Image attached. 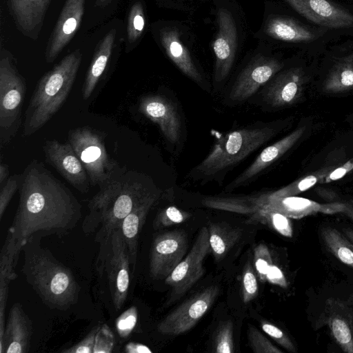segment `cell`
I'll use <instances>...</instances> for the list:
<instances>
[{"label": "cell", "instance_id": "6da1fadb", "mask_svg": "<svg viewBox=\"0 0 353 353\" xmlns=\"http://www.w3.org/2000/svg\"><path fill=\"white\" fill-rule=\"evenodd\" d=\"M19 201L8 230L23 248L35 234L62 236L81 218V205L46 166L32 161L21 174Z\"/></svg>", "mask_w": 353, "mask_h": 353}, {"label": "cell", "instance_id": "7a4b0ae2", "mask_svg": "<svg viewBox=\"0 0 353 353\" xmlns=\"http://www.w3.org/2000/svg\"><path fill=\"white\" fill-rule=\"evenodd\" d=\"M160 193L151 179L143 173L124 168L90 200L88 214L82 230L91 234L99 228L94 241L104 245L111 233L137 206Z\"/></svg>", "mask_w": 353, "mask_h": 353}, {"label": "cell", "instance_id": "3957f363", "mask_svg": "<svg viewBox=\"0 0 353 353\" xmlns=\"http://www.w3.org/2000/svg\"><path fill=\"white\" fill-rule=\"evenodd\" d=\"M40 236L34 234L23 246L21 272L48 307L66 310L77 301L80 286L71 270L41 247Z\"/></svg>", "mask_w": 353, "mask_h": 353}, {"label": "cell", "instance_id": "277c9868", "mask_svg": "<svg viewBox=\"0 0 353 353\" xmlns=\"http://www.w3.org/2000/svg\"><path fill=\"white\" fill-rule=\"evenodd\" d=\"M82 59L79 49L65 56L38 81L25 112L22 137L40 130L68 97Z\"/></svg>", "mask_w": 353, "mask_h": 353}, {"label": "cell", "instance_id": "5b68a950", "mask_svg": "<svg viewBox=\"0 0 353 353\" xmlns=\"http://www.w3.org/2000/svg\"><path fill=\"white\" fill-rule=\"evenodd\" d=\"M279 132V125L274 123L255 124L232 131L216 142L190 175L194 180L205 182L223 177Z\"/></svg>", "mask_w": 353, "mask_h": 353}, {"label": "cell", "instance_id": "8992f818", "mask_svg": "<svg viewBox=\"0 0 353 353\" xmlns=\"http://www.w3.org/2000/svg\"><path fill=\"white\" fill-rule=\"evenodd\" d=\"M12 55L3 48L0 54V146L6 147L22 123L26 81L19 73Z\"/></svg>", "mask_w": 353, "mask_h": 353}, {"label": "cell", "instance_id": "52a82bcc", "mask_svg": "<svg viewBox=\"0 0 353 353\" xmlns=\"http://www.w3.org/2000/svg\"><path fill=\"white\" fill-rule=\"evenodd\" d=\"M68 142L81 160L90 185L103 186L124 168L108 154L105 134L90 127L70 130Z\"/></svg>", "mask_w": 353, "mask_h": 353}, {"label": "cell", "instance_id": "ba28073f", "mask_svg": "<svg viewBox=\"0 0 353 353\" xmlns=\"http://www.w3.org/2000/svg\"><path fill=\"white\" fill-rule=\"evenodd\" d=\"M130 260L127 245L119 228L113 230L107 242L99 246V271L107 274L110 294L117 310L124 305L130 282Z\"/></svg>", "mask_w": 353, "mask_h": 353}, {"label": "cell", "instance_id": "9c48e42d", "mask_svg": "<svg viewBox=\"0 0 353 353\" xmlns=\"http://www.w3.org/2000/svg\"><path fill=\"white\" fill-rule=\"evenodd\" d=\"M210 249L209 231L205 226L200 230L189 253L165 279L172 288L170 301L183 295L203 276V261Z\"/></svg>", "mask_w": 353, "mask_h": 353}, {"label": "cell", "instance_id": "30bf717a", "mask_svg": "<svg viewBox=\"0 0 353 353\" xmlns=\"http://www.w3.org/2000/svg\"><path fill=\"white\" fill-rule=\"evenodd\" d=\"M218 294L217 286H210L194 294L158 324V332L169 335H178L188 332L210 309Z\"/></svg>", "mask_w": 353, "mask_h": 353}, {"label": "cell", "instance_id": "8fae6325", "mask_svg": "<svg viewBox=\"0 0 353 353\" xmlns=\"http://www.w3.org/2000/svg\"><path fill=\"white\" fill-rule=\"evenodd\" d=\"M188 248V236L181 230L161 233L153 240L149 270L154 279H165L183 259Z\"/></svg>", "mask_w": 353, "mask_h": 353}, {"label": "cell", "instance_id": "7c38bea8", "mask_svg": "<svg viewBox=\"0 0 353 353\" xmlns=\"http://www.w3.org/2000/svg\"><path fill=\"white\" fill-rule=\"evenodd\" d=\"M282 68L276 59L263 55L255 57L243 68L232 85L228 100L239 104L250 98Z\"/></svg>", "mask_w": 353, "mask_h": 353}, {"label": "cell", "instance_id": "4fadbf2b", "mask_svg": "<svg viewBox=\"0 0 353 353\" xmlns=\"http://www.w3.org/2000/svg\"><path fill=\"white\" fill-rule=\"evenodd\" d=\"M43 151L47 162L70 184L81 193L89 191L90 182L87 172L69 142L47 141Z\"/></svg>", "mask_w": 353, "mask_h": 353}, {"label": "cell", "instance_id": "5bb4252c", "mask_svg": "<svg viewBox=\"0 0 353 353\" xmlns=\"http://www.w3.org/2000/svg\"><path fill=\"white\" fill-rule=\"evenodd\" d=\"M139 109L159 125L169 143L172 145L180 143L183 135L182 121L173 102L163 96L148 95L141 99Z\"/></svg>", "mask_w": 353, "mask_h": 353}, {"label": "cell", "instance_id": "9a60e30c", "mask_svg": "<svg viewBox=\"0 0 353 353\" xmlns=\"http://www.w3.org/2000/svg\"><path fill=\"white\" fill-rule=\"evenodd\" d=\"M85 0H66L48 39L45 52L47 63H52L73 38L81 23Z\"/></svg>", "mask_w": 353, "mask_h": 353}, {"label": "cell", "instance_id": "2e32d148", "mask_svg": "<svg viewBox=\"0 0 353 353\" xmlns=\"http://www.w3.org/2000/svg\"><path fill=\"white\" fill-rule=\"evenodd\" d=\"M219 30L213 43L216 61L214 80L217 83L223 81L232 67L237 41V32L231 13L221 8L217 14Z\"/></svg>", "mask_w": 353, "mask_h": 353}, {"label": "cell", "instance_id": "e0dca14e", "mask_svg": "<svg viewBox=\"0 0 353 353\" xmlns=\"http://www.w3.org/2000/svg\"><path fill=\"white\" fill-rule=\"evenodd\" d=\"M297 12L316 24L330 28L353 26V15L328 0H285Z\"/></svg>", "mask_w": 353, "mask_h": 353}, {"label": "cell", "instance_id": "ac0fdd59", "mask_svg": "<svg viewBox=\"0 0 353 353\" xmlns=\"http://www.w3.org/2000/svg\"><path fill=\"white\" fill-rule=\"evenodd\" d=\"M304 77L297 69L285 70L265 85L262 92L263 101L269 107L279 108L294 103L303 91Z\"/></svg>", "mask_w": 353, "mask_h": 353}, {"label": "cell", "instance_id": "d6986e66", "mask_svg": "<svg viewBox=\"0 0 353 353\" xmlns=\"http://www.w3.org/2000/svg\"><path fill=\"white\" fill-rule=\"evenodd\" d=\"M305 130V126L298 128L279 141L264 148L254 161L227 186V190L245 185L254 180L292 148L303 136Z\"/></svg>", "mask_w": 353, "mask_h": 353}, {"label": "cell", "instance_id": "ffe728a7", "mask_svg": "<svg viewBox=\"0 0 353 353\" xmlns=\"http://www.w3.org/2000/svg\"><path fill=\"white\" fill-rule=\"evenodd\" d=\"M32 333V321L21 305L15 303L9 310L0 353H26L29 351Z\"/></svg>", "mask_w": 353, "mask_h": 353}, {"label": "cell", "instance_id": "44dd1931", "mask_svg": "<svg viewBox=\"0 0 353 353\" xmlns=\"http://www.w3.org/2000/svg\"><path fill=\"white\" fill-rule=\"evenodd\" d=\"M52 0H7L17 28L26 37L37 39Z\"/></svg>", "mask_w": 353, "mask_h": 353}, {"label": "cell", "instance_id": "7402d4cb", "mask_svg": "<svg viewBox=\"0 0 353 353\" xmlns=\"http://www.w3.org/2000/svg\"><path fill=\"white\" fill-rule=\"evenodd\" d=\"M324 319L330 334L341 350L353 353V314L343 301L329 299L325 303Z\"/></svg>", "mask_w": 353, "mask_h": 353}, {"label": "cell", "instance_id": "603a6c76", "mask_svg": "<svg viewBox=\"0 0 353 353\" xmlns=\"http://www.w3.org/2000/svg\"><path fill=\"white\" fill-rule=\"evenodd\" d=\"M290 219H301L316 213L332 214L343 212L347 204L342 203H319L316 201L296 196L268 198L265 205Z\"/></svg>", "mask_w": 353, "mask_h": 353}, {"label": "cell", "instance_id": "cb8c5ba5", "mask_svg": "<svg viewBox=\"0 0 353 353\" xmlns=\"http://www.w3.org/2000/svg\"><path fill=\"white\" fill-rule=\"evenodd\" d=\"M160 40L165 53L178 68L200 86L204 85L203 79L182 43L178 30L174 28L161 30Z\"/></svg>", "mask_w": 353, "mask_h": 353}, {"label": "cell", "instance_id": "d4e9b609", "mask_svg": "<svg viewBox=\"0 0 353 353\" xmlns=\"http://www.w3.org/2000/svg\"><path fill=\"white\" fill-rule=\"evenodd\" d=\"M159 196L160 193L156 194L137 206L123 219L119 227L128 247L133 271L135 270L137 263L140 232L150 210L157 201Z\"/></svg>", "mask_w": 353, "mask_h": 353}, {"label": "cell", "instance_id": "484cf974", "mask_svg": "<svg viewBox=\"0 0 353 353\" xmlns=\"http://www.w3.org/2000/svg\"><path fill=\"white\" fill-rule=\"evenodd\" d=\"M116 33L115 29L110 30L101 39L92 57L81 90L84 100L91 96L107 68L114 48Z\"/></svg>", "mask_w": 353, "mask_h": 353}, {"label": "cell", "instance_id": "4316f807", "mask_svg": "<svg viewBox=\"0 0 353 353\" xmlns=\"http://www.w3.org/2000/svg\"><path fill=\"white\" fill-rule=\"evenodd\" d=\"M265 32L268 36L284 41H308L315 38L314 32L306 27L290 18L280 16L268 19Z\"/></svg>", "mask_w": 353, "mask_h": 353}, {"label": "cell", "instance_id": "83f0119b", "mask_svg": "<svg viewBox=\"0 0 353 353\" xmlns=\"http://www.w3.org/2000/svg\"><path fill=\"white\" fill-rule=\"evenodd\" d=\"M268 193L259 196L243 197L207 198L204 205L219 210L232 211L241 214H258L265 205Z\"/></svg>", "mask_w": 353, "mask_h": 353}, {"label": "cell", "instance_id": "f1b7e54d", "mask_svg": "<svg viewBox=\"0 0 353 353\" xmlns=\"http://www.w3.org/2000/svg\"><path fill=\"white\" fill-rule=\"evenodd\" d=\"M211 250L216 261H220L240 238L241 232L224 223H212L208 228Z\"/></svg>", "mask_w": 353, "mask_h": 353}, {"label": "cell", "instance_id": "f546056e", "mask_svg": "<svg viewBox=\"0 0 353 353\" xmlns=\"http://www.w3.org/2000/svg\"><path fill=\"white\" fill-rule=\"evenodd\" d=\"M353 88V55L341 60L326 78L323 90L339 93Z\"/></svg>", "mask_w": 353, "mask_h": 353}, {"label": "cell", "instance_id": "4dcf8cb0", "mask_svg": "<svg viewBox=\"0 0 353 353\" xmlns=\"http://www.w3.org/2000/svg\"><path fill=\"white\" fill-rule=\"evenodd\" d=\"M321 238L328 250L340 261L353 268V243L338 230L325 227Z\"/></svg>", "mask_w": 353, "mask_h": 353}, {"label": "cell", "instance_id": "1f68e13d", "mask_svg": "<svg viewBox=\"0 0 353 353\" xmlns=\"http://www.w3.org/2000/svg\"><path fill=\"white\" fill-rule=\"evenodd\" d=\"M332 169V167H331L318 170L314 173L299 179L278 190L268 193V198L274 199L296 196L310 189L318 183H321L324 177Z\"/></svg>", "mask_w": 353, "mask_h": 353}, {"label": "cell", "instance_id": "d6a6232c", "mask_svg": "<svg viewBox=\"0 0 353 353\" xmlns=\"http://www.w3.org/2000/svg\"><path fill=\"white\" fill-rule=\"evenodd\" d=\"M21 250L22 248L17 244L11 233L8 231L1 250L0 275L7 276L10 281L17 278L15 268Z\"/></svg>", "mask_w": 353, "mask_h": 353}, {"label": "cell", "instance_id": "836d02e7", "mask_svg": "<svg viewBox=\"0 0 353 353\" xmlns=\"http://www.w3.org/2000/svg\"><path fill=\"white\" fill-rule=\"evenodd\" d=\"M145 14L140 2L134 3L128 15L127 38L129 44L135 43L141 37L145 28Z\"/></svg>", "mask_w": 353, "mask_h": 353}, {"label": "cell", "instance_id": "e575fe53", "mask_svg": "<svg viewBox=\"0 0 353 353\" xmlns=\"http://www.w3.org/2000/svg\"><path fill=\"white\" fill-rule=\"evenodd\" d=\"M265 223H268L277 232L285 237H292L293 234L292 223L290 218L265 205L257 214Z\"/></svg>", "mask_w": 353, "mask_h": 353}, {"label": "cell", "instance_id": "d590c367", "mask_svg": "<svg viewBox=\"0 0 353 353\" xmlns=\"http://www.w3.org/2000/svg\"><path fill=\"white\" fill-rule=\"evenodd\" d=\"M248 340L252 351L255 353H283L274 345L261 332L250 325L248 331Z\"/></svg>", "mask_w": 353, "mask_h": 353}, {"label": "cell", "instance_id": "8d00e7d4", "mask_svg": "<svg viewBox=\"0 0 353 353\" xmlns=\"http://www.w3.org/2000/svg\"><path fill=\"white\" fill-rule=\"evenodd\" d=\"M214 342L215 352H234L233 325L232 321H225L220 326Z\"/></svg>", "mask_w": 353, "mask_h": 353}, {"label": "cell", "instance_id": "74e56055", "mask_svg": "<svg viewBox=\"0 0 353 353\" xmlns=\"http://www.w3.org/2000/svg\"><path fill=\"white\" fill-rule=\"evenodd\" d=\"M254 261L260 281H267L266 275L273 262L268 248L264 243H260L254 248Z\"/></svg>", "mask_w": 353, "mask_h": 353}, {"label": "cell", "instance_id": "f35d334b", "mask_svg": "<svg viewBox=\"0 0 353 353\" xmlns=\"http://www.w3.org/2000/svg\"><path fill=\"white\" fill-rule=\"evenodd\" d=\"M21 179V174H15L8 179L1 185L0 190V219L1 220L3 214L13 197L14 193L19 188Z\"/></svg>", "mask_w": 353, "mask_h": 353}, {"label": "cell", "instance_id": "ab89813d", "mask_svg": "<svg viewBox=\"0 0 353 353\" xmlns=\"http://www.w3.org/2000/svg\"><path fill=\"white\" fill-rule=\"evenodd\" d=\"M188 216H190L189 214L182 212L174 206H170L159 213L154 219V227H164L180 223Z\"/></svg>", "mask_w": 353, "mask_h": 353}, {"label": "cell", "instance_id": "60d3db41", "mask_svg": "<svg viewBox=\"0 0 353 353\" xmlns=\"http://www.w3.org/2000/svg\"><path fill=\"white\" fill-rule=\"evenodd\" d=\"M137 307L133 306L117 319V330L121 337H126L133 330L137 321Z\"/></svg>", "mask_w": 353, "mask_h": 353}, {"label": "cell", "instance_id": "b9f144b4", "mask_svg": "<svg viewBox=\"0 0 353 353\" xmlns=\"http://www.w3.org/2000/svg\"><path fill=\"white\" fill-rule=\"evenodd\" d=\"M114 345V336L107 325L100 327L95 339L94 353H110Z\"/></svg>", "mask_w": 353, "mask_h": 353}, {"label": "cell", "instance_id": "7bdbcfd3", "mask_svg": "<svg viewBox=\"0 0 353 353\" xmlns=\"http://www.w3.org/2000/svg\"><path fill=\"white\" fill-rule=\"evenodd\" d=\"M263 330L270 337H272L276 343H278L283 347L291 352H296V349L290 340V339L276 325L263 321L261 323Z\"/></svg>", "mask_w": 353, "mask_h": 353}, {"label": "cell", "instance_id": "ee69618b", "mask_svg": "<svg viewBox=\"0 0 353 353\" xmlns=\"http://www.w3.org/2000/svg\"><path fill=\"white\" fill-rule=\"evenodd\" d=\"M258 294L256 278L250 265L246 266L243 276V300L248 303L254 299Z\"/></svg>", "mask_w": 353, "mask_h": 353}, {"label": "cell", "instance_id": "f6af8a7d", "mask_svg": "<svg viewBox=\"0 0 353 353\" xmlns=\"http://www.w3.org/2000/svg\"><path fill=\"white\" fill-rule=\"evenodd\" d=\"M101 325H97L94 326L86 336L78 343L74 345L65 349L62 351L65 353H92L94 352V347L97 334Z\"/></svg>", "mask_w": 353, "mask_h": 353}, {"label": "cell", "instance_id": "bcb514c9", "mask_svg": "<svg viewBox=\"0 0 353 353\" xmlns=\"http://www.w3.org/2000/svg\"><path fill=\"white\" fill-rule=\"evenodd\" d=\"M352 170L353 158H352L351 159H350L348 161L341 165V166L331 170L324 177V179L321 181V183H327L339 180Z\"/></svg>", "mask_w": 353, "mask_h": 353}, {"label": "cell", "instance_id": "7dc6e473", "mask_svg": "<svg viewBox=\"0 0 353 353\" xmlns=\"http://www.w3.org/2000/svg\"><path fill=\"white\" fill-rule=\"evenodd\" d=\"M266 279L270 283L285 288L288 286L287 280L279 268L272 264L269 268Z\"/></svg>", "mask_w": 353, "mask_h": 353}, {"label": "cell", "instance_id": "c3c4849f", "mask_svg": "<svg viewBox=\"0 0 353 353\" xmlns=\"http://www.w3.org/2000/svg\"><path fill=\"white\" fill-rule=\"evenodd\" d=\"M125 351L128 353H151L152 350L141 343H129L125 345Z\"/></svg>", "mask_w": 353, "mask_h": 353}, {"label": "cell", "instance_id": "681fc988", "mask_svg": "<svg viewBox=\"0 0 353 353\" xmlns=\"http://www.w3.org/2000/svg\"><path fill=\"white\" fill-rule=\"evenodd\" d=\"M9 176L8 165L1 161L0 163V185H1L8 179Z\"/></svg>", "mask_w": 353, "mask_h": 353}, {"label": "cell", "instance_id": "f907efd6", "mask_svg": "<svg viewBox=\"0 0 353 353\" xmlns=\"http://www.w3.org/2000/svg\"><path fill=\"white\" fill-rule=\"evenodd\" d=\"M343 214H345L346 216H347L350 219H351L353 221V207L347 205L345 209L343 212Z\"/></svg>", "mask_w": 353, "mask_h": 353}, {"label": "cell", "instance_id": "816d5d0a", "mask_svg": "<svg viewBox=\"0 0 353 353\" xmlns=\"http://www.w3.org/2000/svg\"><path fill=\"white\" fill-rule=\"evenodd\" d=\"M112 0H95V6L103 8L107 6Z\"/></svg>", "mask_w": 353, "mask_h": 353}, {"label": "cell", "instance_id": "f5cc1de1", "mask_svg": "<svg viewBox=\"0 0 353 353\" xmlns=\"http://www.w3.org/2000/svg\"><path fill=\"white\" fill-rule=\"evenodd\" d=\"M345 235L352 241L353 243V230L350 228L343 229Z\"/></svg>", "mask_w": 353, "mask_h": 353}]
</instances>
